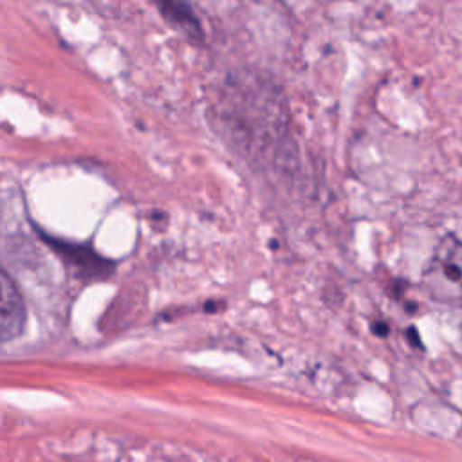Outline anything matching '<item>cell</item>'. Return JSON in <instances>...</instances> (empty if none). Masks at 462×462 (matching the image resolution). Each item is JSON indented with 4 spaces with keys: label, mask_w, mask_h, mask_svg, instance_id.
Here are the masks:
<instances>
[{
    "label": "cell",
    "mask_w": 462,
    "mask_h": 462,
    "mask_svg": "<svg viewBox=\"0 0 462 462\" xmlns=\"http://www.w3.org/2000/svg\"><path fill=\"white\" fill-rule=\"evenodd\" d=\"M25 325L23 298L7 271L0 274V337L11 341L22 334Z\"/></svg>",
    "instance_id": "6da1fadb"
},
{
    "label": "cell",
    "mask_w": 462,
    "mask_h": 462,
    "mask_svg": "<svg viewBox=\"0 0 462 462\" xmlns=\"http://www.w3.org/2000/svg\"><path fill=\"white\" fill-rule=\"evenodd\" d=\"M45 240L51 244V247L56 253H60L69 263H72L81 274H87L88 278H106L114 269L112 262L101 258L88 245H78V244H70V242L49 238V236H45Z\"/></svg>",
    "instance_id": "7a4b0ae2"
},
{
    "label": "cell",
    "mask_w": 462,
    "mask_h": 462,
    "mask_svg": "<svg viewBox=\"0 0 462 462\" xmlns=\"http://www.w3.org/2000/svg\"><path fill=\"white\" fill-rule=\"evenodd\" d=\"M435 262L439 274L462 296V242L457 238L444 240Z\"/></svg>",
    "instance_id": "3957f363"
},
{
    "label": "cell",
    "mask_w": 462,
    "mask_h": 462,
    "mask_svg": "<svg viewBox=\"0 0 462 462\" xmlns=\"http://www.w3.org/2000/svg\"><path fill=\"white\" fill-rule=\"evenodd\" d=\"M159 9L162 13V16L171 22L173 25L180 27L182 31H186V34L193 40H200L202 38V31H200V23L193 13V9L188 4L182 2H161Z\"/></svg>",
    "instance_id": "277c9868"
},
{
    "label": "cell",
    "mask_w": 462,
    "mask_h": 462,
    "mask_svg": "<svg viewBox=\"0 0 462 462\" xmlns=\"http://www.w3.org/2000/svg\"><path fill=\"white\" fill-rule=\"evenodd\" d=\"M374 330H375V334H379V336H384L388 328H386V325H384V323H375V325H374Z\"/></svg>",
    "instance_id": "5b68a950"
}]
</instances>
